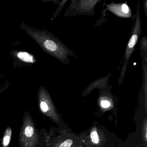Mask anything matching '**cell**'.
<instances>
[{
    "label": "cell",
    "instance_id": "cell-9",
    "mask_svg": "<svg viewBox=\"0 0 147 147\" xmlns=\"http://www.w3.org/2000/svg\"><path fill=\"white\" fill-rule=\"evenodd\" d=\"M122 10L123 12L125 13H128V12L129 11V8L128 6L126 4H123L122 5Z\"/></svg>",
    "mask_w": 147,
    "mask_h": 147
},
{
    "label": "cell",
    "instance_id": "cell-3",
    "mask_svg": "<svg viewBox=\"0 0 147 147\" xmlns=\"http://www.w3.org/2000/svg\"><path fill=\"white\" fill-rule=\"evenodd\" d=\"M38 107L41 113L55 123L59 122V116L48 94L44 89H40L38 94Z\"/></svg>",
    "mask_w": 147,
    "mask_h": 147
},
{
    "label": "cell",
    "instance_id": "cell-6",
    "mask_svg": "<svg viewBox=\"0 0 147 147\" xmlns=\"http://www.w3.org/2000/svg\"><path fill=\"white\" fill-rule=\"evenodd\" d=\"M90 138L93 143L98 144L99 143L100 138L96 128H93L90 133Z\"/></svg>",
    "mask_w": 147,
    "mask_h": 147
},
{
    "label": "cell",
    "instance_id": "cell-7",
    "mask_svg": "<svg viewBox=\"0 0 147 147\" xmlns=\"http://www.w3.org/2000/svg\"><path fill=\"white\" fill-rule=\"evenodd\" d=\"M73 141L71 139H67L62 142L58 147H70L73 144Z\"/></svg>",
    "mask_w": 147,
    "mask_h": 147
},
{
    "label": "cell",
    "instance_id": "cell-4",
    "mask_svg": "<svg viewBox=\"0 0 147 147\" xmlns=\"http://www.w3.org/2000/svg\"><path fill=\"white\" fill-rule=\"evenodd\" d=\"M12 130L10 126L6 129L1 139V147H9L11 139Z\"/></svg>",
    "mask_w": 147,
    "mask_h": 147
},
{
    "label": "cell",
    "instance_id": "cell-5",
    "mask_svg": "<svg viewBox=\"0 0 147 147\" xmlns=\"http://www.w3.org/2000/svg\"><path fill=\"white\" fill-rule=\"evenodd\" d=\"M18 57L20 59L26 63H33L35 62V58L32 55L26 52H20L18 53Z\"/></svg>",
    "mask_w": 147,
    "mask_h": 147
},
{
    "label": "cell",
    "instance_id": "cell-1",
    "mask_svg": "<svg viewBox=\"0 0 147 147\" xmlns=\"http://www.w3.org/2000/svg\"><path fill=\"white\" fill-rule=\"evenodd\" d=\"M20 147H43L42 139L30 112L26 111L19 136Z\"/></svg>",
    "mask_w": 147,
    "mask_h": 147
},
{
    "label": "cell",
    "instance_id": "cell-2",
    "mask_svg": "<svg viewBox=\"0 0 147 147\" xmlns=\"http://www.w3.org/2000/svg\"><path fill=\"white\" fill-rule=\"evenodd\" d=\"M137 17H136V24L134 26V29L132 31V35L126 47L124 61L123 64V67L121 70L120 77L119 80V83H122L123 80L124 76L126 71L127 64L129 62V59L130 57L131 53L134 51L135 45L137 42L138 39L141 33V19L139 14V3L138 6Z\"/></svg>",
    "mask_w": 147,
    "mask_h": 147
},
{
    "label": "cell",
    "instance_id": "cell-10",
    "mask_svg": "<svg viewBox=\"0 0 147 147\" xmlns=\"http://www.w3.org/2000/svg\"></svg>",
    "mask_w": 147,
    "mask_h": 147
},
{
    "label": "cell",
    "instance_id": "cell-8",
    "mask_svg": "<svg viewBox=\"0 0 147 147\" xmlns=\"http://www.w3.org/2000/svg\"><path fill=\"white\" fill-rule=\"evenodd\" d=\"M100 105L103 108H107L110 106L111 104L108 100H103L101 101Z\"/></svg>",
    "mask_w": 147,
    "mask_h": 147
}]
</instances>
